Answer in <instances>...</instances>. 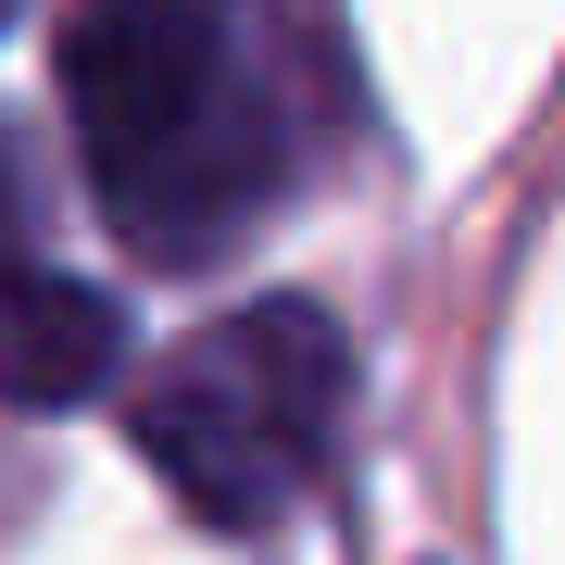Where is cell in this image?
Wrapping results in <instances>:
<instances>
[{"instance_id":"cell-1","label":"cell","mask_w":565,"mask_h":565,"mask_svg":"<svg viewBox=\"0 0 565 565\" xmlns=\"http://www.w3.org/2000/svg\"><path fill=\"white\" fill-rule=\"evenodd\" d=\"M63 114L102 189V226L139 264L239 252L289 189V102L239 0H76L63 13Z\"/></svg>"},{"instance_id":"cell-5","label":"cell","mask_w":565,"mask_h":565,"mask_svg":"<svg viewBox=\"0 0 565 565\" xmlns=\"http://www.w3.org/2000/svg\"><path fill=\"white\" fill-rule=\"evenodd\" d=\"M0 13H13V0H0Z\"/></svg>"},{"instance_id":"cell-2","label":"cell","mask_w":565,"mask_h":565,"mask_svg":"<svg viewBox=\"0 0 565 565\" xmlns=\"http://www.w3.org/2000/svg\"><path fill=\"white\" fill-rule=\"evenodd\" d=\"M352 415V340L315 302H239L139 390V452L202 527H264L327 478Z\"/></svg>"},{"instance_id":"cell-3","label":"cell","mask_w":565,"mask_h":565,"mask_svg":"<svg viewBox=\"0 0 565 565\" xmlns=\"http://www.w3.org/2000/svg\"><path fill=\"white\" fill-rule=\"evenodd\" d=\"M126 327L88 277H51V264H0V403L51 415V403H88L114 377Z\"/></svg>"},{"instance_id":"cell-4","label":"cell","mask_w":565,"mask_h":565,"mask_svg":"<svg viewBox=\"0 0 565 565\" xmlns=\"http://www.w3.org/2000/svg\"><path fill=\"white\" fill-rule=\"evenodd\" d=\"M0 226H13V163H0Z\"/></svg>"}]
</instances>
